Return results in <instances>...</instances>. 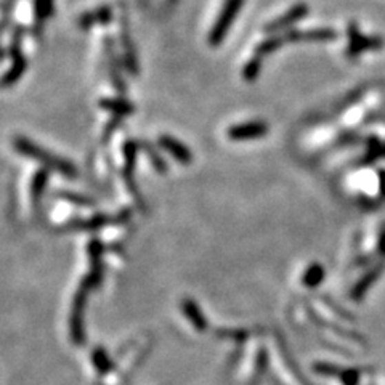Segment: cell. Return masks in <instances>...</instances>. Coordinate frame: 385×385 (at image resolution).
Wrapping results in <instances>:
<instances>
[{
    "instance_id": "ba28073f",
    "label": "cell",
    "mask_w": 385,
    "mask_h": 385,
    "mask_svg": "<svg viewBox=\"0 0 385 385\" xmlns=\"http://www.w3.org/2000/svg\"><path fill=\"white\" fill-rule=\"evenodd\" d=\"M381 45L382 42L379 41V39L364 37L353 23L348 26V48H347L348 56H357L363 50H366V48H377Z\"/></svg>"
},
{
    "instance_id": "9a60e30c",
    "label": "cell",
    "mask_w": 385,
    "mask_h": 385,
    "mask_svg": "<svg viewBox=\"0 0 385 385\" xmlns=\"http://www.w3.org/2000/svg\"><path fill=\"white\" fill-rule=\"evenodd\" d=\"M339 34L329 28H316L310 31H302V42H331L337 39Z\"/></svg>"
},
{
    "instance_id": "2e32d148",
    "label": "cell",
    "mask_w": 385,
    "mask_h": 385,
    "mask_svg": "<svg viewBox=\"0 0 385 385\" xmlns=\"http://www.w3.org/2000/svg\"><path fill=\"white\" fill-rule=\"evenodd\" d=\"M382 268H384V265H379V267H376V268H373V270L369 271V273H366V275H364L363 280L360 281L358 284L353 287V291H352V297H353L355 300L362 299L364 292H366V291L369 289V287H371V286L374 284V281H376L377 278L381 276Z\"/></svg>"
},
{
    "instance_id": "6da1fadb",
    "label": "cell",
    "mask_w": 385,
    "mask_h": 385,
    "mask_svg": "<svg viewBox=\"0 0 385 385\" xmlns=\"http://www.w3.org/2000/svg\"><path fill=\"white\" fill-rule=\"evenodd\" d=\"M13 146L23 156H28V158L37 160V163L45 165L47 169H52V170H55V172L66 175V177H71V178L77 175V169L74 164L63 158H58V156H55V154L48 153L47 149L34 145L29 138H24V136H17V138L13 140Z\"/></svg>"
},
{
    "instance_id": "44dd1931",
    "label": "cell",
    "mask_w": 385,
    "mask_h": 385,
    "mask_svg": "<svg viewBox=\"0 0 385 385\" xmlns=\"http://www.w3.org/2000/svg\"><path fill=\"white\" fill-rule=\"evenodd\" d=\"M47 185V170H41V172L36 174V177L32 180V185H31V198H32V202L37 204L41 201V196L43 193V188H45Z\"/></svg>"
},
{
    "instance_id": "484cf974",
    "label": "cell",
    "mask_w": 385,
    "mask_h": 385,
    "mask_svg": "<svg viewBox=\"0 0 385 385\" xmlns=\"http://www.w3.org/2000/svg\"><path fill=\"white\" fill-rule=\"evenodd\" d=\"M14 3H17V0H3V7H2L3 8V28H7L10 12H12Z\"/></svg>"
},
{
    "instance_id": "30bf717a",
    "label": "cell",
    "mask_w": 385,
    "mask_h": 385,
    "mask_svg": "<svg viewBox=\"0 0 385 385\" xmlns=\"http://www.w3.org/2000/svg\"><path fill=\"white\" fill-rule=\"evenodd\" d=\"M111 19H113V10L108 5H103V7H98L94 12H87L84 14H81L77 23H79L81 29H89L94 26V24H108Z\"/></svg>"
},
{
    "instance_id": "d4e9b609",
    "label": "cell",
    "mask_w": 385,
    "mask_h": 385,
    "mask_svg": "<svg viewBox=\"0 0 385 385\" xmlns=\"http://www.w3.org/2000/svg\"><path fill=\"white\" fill-rule=\"evenodd\" d=\"M63 198H66V199H70V201L72 202H77V204H82L84 207H92V202L90 199H87L84 196H77V194H72V193H65V194H61Z\"/></svg>"
},
{
    "instance_id": "d6986e66",
    "label": "cell",
    "mask_w": 385,
    "mask_h": 385,
    "mask_svg": "<svg viewBox=\"0 0 385 385\" xmlns=\"http://www.w3.org/2000/svg\"><path fill=\"white\" fill-rule=\"evenodd\" d=\"M92 362H94V366L100 374H106L113 369V362H111L108 353H106L103 348L94 350V353H92Z\"/></svg>"
},
{
    "instance_id": "9c48e42d",
    "label": "cell",
    "mask_w": 385,
    "mask_h": 385,
    "mask_svg": "<svg viewBox=\"0 0 385 385\" xmlns=\"http://www.w3.org/2000/svg\"><path fill=\"white\" fill-rule=\"evenodd\" d=\"M158 143L160 148L172 156L175 160H178L180 164H189L193 160V154L187 145H183L182 141L170 135H160Z\"/></svg>"
},
{
    "instance_id": "e0dca14e",
    "label": "cell",
    "mask_w": 385,
    "mask_h": 385,
    "mask_svg": "<svg viewBox=\"0 0 385 385\" xmlns=\"http://www.w3.org/2000/svg\"><path fill=\"white\" fill-rule=\"evenodd\" d=\"M262 60H263V58L258 56V55L251 56L249 60L246 61V65L242 66V71H241L242 79H244L246 82H249V84L256 82L258 79V76H260V71H262Z\"/></svg>"
},
{
    "instance_id": "5bb4252c",
    "label": "cell",
    "mask_w": 385,
    "mask_h": 385,
    "mask_svg": "<svg viewBox=\"0 0 385 385\" xmlns=\"http://www.w3.org/2000/svg\"><path fill=\"white\" fill-rule=\"evenodd\" d=\"M284 43H286V41H284V37H282V34H270V36H268L267 39H263V41L258 43L254 55H258L262 58L267 55H271V53H275L278 48H281Z\"/></svg>"
},
{
    "instance_id": "7c38bea8",
    "label": "cell",
    "mask_w": 385,
    "mask_h": 385,
    "mask_svg": "<svg viewBox=\"0 0 385 385\" xmlns=\"http://www.w3.org/2000/svg\"><path fill=\"white\" fill-rule=\"evenodd\" d=\"M182 310H183L185 316H187V318L189 320V323H191L194 328H196V331L202 333V331L207 329L206 316L202 315L201 309H199L198 304L193 299H183Z\"/></svg>"
},
{
    "instance_id": "8fae6325",
    "label": "cell",
    "mask_w": 385,
    "mask_h": 385,
    "mask_svg": "<svg viewBox=\"0 0 385 385\" xmlns=\"http://www.w3.org/2000/svg\"><path fill=\"white\" fill-rule=\"evenodd\" d=\"M26 71H28V58L24 56L23 53H19V55L13 56L12 58V66H10V70L5 72L3 77H2L3 89H8V87L17 84V82L21 79L23 74Z\"/></svg>"
},
{
    "instance_id": "4fadbf2b",
    "label": "cell",
    "mask_w": 385,
    "mask_h": 385,
    "mask_svg": "<svg viewBox=\"0 0 385 385\" xmlns=\"http://www.w3.org/2000/svg\"><path fill=\"white\" fill-rule=\"evenodd\" d=\"M100 108L108 110L113 114L119 116V118L130 116L135 111V106L132 105V101L123 98V96H116V98H101Z\"/></svg>"
},
{
    "instance_id": "83f0119b",
    "label": "cell",
    "mask_w": 385,
    "mask_h": 385,
    "mask_svg": "<svg viewBox=\"0 0 385 385\" xmlns=\"http://www.w3.org/2000/svg\"><path fill=\"white\" fill-rule=\"evenodd\" d=\"M381 185H382V193L385 194V174H381Z\"/></svg>"
},
{
    "instance_id": "52a82bcc",
    "label": "cell",
    "mask_w": 385,
    "mask_h": 385,
    "mask_svg": "<svg viewBox=\"0 0 385 385\" xmlns=\"http://www.w3.org/2000/svg\"><path fill=\"white\" fill-rule=\"evenodd\" d=\"M103 47H105V55H106V63H108V71H110V77L113 85L116 87V90H119L121 94H125L127 92V85L123 77H121L119 72V56L116 55L114 52V43L111 36H106L103 39Z\"/></svg>"
},
{
    "instance_id": "277c9868",
    "label": "cell",
    "mask_w": 385,
    "mask_h": 385,
    "mask_svg": "<svg viewBox=\"0 0 385 385\" xmlns=\"http://www.w3.org/2000/svg\"><path fill=\"white\" fill-rule=\"evenodd\" d=\"M87 289L81 286V289L77 291L72 302V311H71V321H70V331H71V339L74 344H82L84 342V306H85V294Z\"/></svg>"
},
{
    "instance_id": "7402d4cb",
    "label": "cell",
    "mask_w": 385,
    "mask_h": 385,
    "mask_svg": "<svg viewBox=\"0 0 385 385\" xmlns=\"http://www.w3.org/2000/svg\"><path fill=\"white\" fill-rule=\"evenodd\" d=\"M136 151H138V145L135 143L134 140H129L124 146V158H125V170H127L129 175L134 172V165L136 159Z\"/></svg>"
},
{
    "instance_id": "8992f818",
    "label": "cell",
    "mask_w": 385,
    "mask_h": 385,
    "mask_svg": "<svg viewBox=\"0 0 385 385\" xmlns=\"http://www.w3.org/2000/svg\"><path fill=\"white\" fill-rule=\"evenodd\" d=\"M121 45H123V52H124V66L130 74L138 76V60H136V53H135V47L134 42H132L130 37V29H129V23L125 14L123 17V21H121Z\"/></svg>"
},
{
    "instance_id": "5b68a950",
    "label": "cell",
    "mask_w": 385,
    "mask_h": 385,
    "mask_svg": "<svg viewBox=\"0 0 385 385\" xmlns=\"http://www.w3.org/2000/svg\"><path fill=\"white\" fill-rule=\"evenodd\" d=\"M268 134V125L263 121H249V123H241L231 125L228 129L227 135L233 141H244V140H256L262 138Z\"/></svg>"
},
{
    "instance_id": "603a6c76",
    "label": "cell",
    "mask_w": 385,
    "mask_h": 385,
    "mask_svg": "<svg viewBox=\"0 0 385 385\" xmlns=\"http://www.w3.org/2000/svg\"><path fill=\"white\" fill-rule=\"evenodd\" d=\"M143 149L146 151V154H148V158H149V160L151 163H153V165H154V169L158 170L159 174H165L167 172V165H165V163H164V159L160 158V156L156 153V151L151 148L149 145H146V143H143Z\"/></svg>"
},
{
    "instance_id": "cb8c5ba5",
    "label": "cell",
    "mask_w": 385,
    "mask_h": 385,
    "mask_svg": "<svg viewBox=\"0 0 385 385\" xmlns=\"http://www.w3.org/2000/svg\"><path fill=\"white\" fill-rule=\"evenodd\" d=\"M339 379L345 385H357L360 381V373L357 369H342L339 374Z\"/></svg>"
},
{
    "instance_id": "4316f807",
    "label": "cell",
    "mask_w": 385,
    "mask_h": 385,
    "mask_svg": "<svg viewBox=\"0 0 385 385\" xmlns=\"http://www.w3.org/2000/svg\"><path fill=\"white\" fill-rule=\"evenodd\" d=\"M379 249H381L382 254H385V233H382L381 241H379Z\"/></svg>"
},
{
    "instance_id": "7a4b0ae2",
    "label": "cell",
    "mask_w": 385,
    "mask_h": 385,
    "mask_svg": "<svg viewBox=\"0 0 385 385\" xmlns=\"http://www.w3.org/2000/svg\"><path fill=\"white\" fill-rule=\"evenodd\" d=\"M246 0H225L223 2V7L218 13V17L216 21H214V26L211 28L207 36V42L211 47H218L222 45V42L225 41L228 31H230L231 24L235 23V19L240 13V10L242 8Z\"/></svg>"
},
{
    "instance_id": "ac0fdd59",
    "label": "cell",
    "mask_w": 385,
    "mask_h": 385,
    "mask_svg": "<svg viewBox=\"0 0 385 385\" xmlns=\"http://www.w3.org/2000/svg\"><path fill=\"white\" fill-rule=\"evenodd\" d=\"M324 280V267L320 265V263H311V265L306 268L305 275L302 276V282L306 287H316L321 281Z\"/></svg>"
},
{
    "instance_id": "ffe728a7",
    "label": "cell",
    "mask_w": 385,
    "mask_h": 385,
    "mask_svg": "<svg viewBox=\"0 0 385 385\" xmlns=\"http://www.w3.org/2000/svg\"><path fill=\"white\" fill-rule=\"evenodd\" d=\"M53 13V0H34V19L42 24Z\"/></svg>"
},
{
    "instance_id": "3957f363",
    "label": "cell",
    "mask_w": 385,
    "mask_h": 385,
    "mask_svg": "<svg viewBox=\"0 0 385 385\" xmlns=\"http://www.w3.org/2000/svg\"><path fill=\"white\" fill-rule=\"evenodd\" d=\"M309 12H310V7L305 2H299V3L292 5V7L287 10L286 13H282L281 17H278L276 19H273V21L267 23L265 28H263V31H265L267 34L284 32V31H287V29L294 28L299 21H302V19L309 14Z\"/></svg>"
}]
</instances>
